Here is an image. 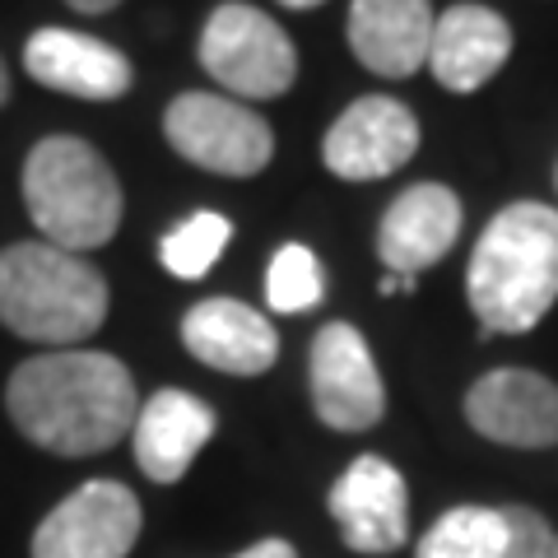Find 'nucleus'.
<instances>
[{"label":"nucleus","instance_id":"obj_1","mask_svg":"<svg viewBox=\"0 0 558 558\" xmlns=\"http://www.w3.org/2000/svg\"><path fill=\"white\" fill-rule=\"evenodd\" d=\"M5 410L33 447L57 457H98L131 433L140 396L121 359L98 349H57L14 368Z\"/></svg>","mask_w":558,"mask_h":558},{"label":"nucleus","instance_id":"obj_2","mask_svg":"<svg viewBox=\"0 0 558 558\" xmlns=\"http://www.w3.org/2000/svg\"><path fill=\"white\" fill-rule=\"evenodd\" d=\"M484 336H526L558 303V209L517 201L480 233L465 270Z\"/></svg>","mask_w":558,"mask_h":558},{"label":"nucleus","instance_id":"obj_3","mask_svg":"<svg viewBox=\"0 0 558 558\" xmlns=\"http://www.w3.org/2000/svg\"><path fill=\"white\" fill-rule=\"evenodd\" d=\"M108 317V279L51 242L0 252V326L33 344L80 349Z\"/></svg>","mask_w":558,"mask_h":558},{"label":"nucleus","instance_id":"obj_4","mask_svg":"<svg viewBox=\"0 0 558 558\" xmlns=\"http://www.w3.org/2000/svg\"><path fill=\"white\" fill-rule=\"evenodd\" d=\"M24 205L61 252H89L121 229V182L108 159L75 135H47L24 163Z\"/></svg>","mask_w":558,"mask_h":558},{"label":"nucleus","instance_id":"obj_5","mask_svg":"<svg viewBox=\"0 0 558 558\" xmlns=\"http://www.w3.org/2000/svg\"><path fill=\"white\" fill-rule=\"evenodd\" d=\"M201 65L238 98H279L299 75V51L270 14L219 5L201 33Z\"/></svg>","mask_w":558,"mask_h":558},{"label":"nucleus","instance_id":"obj_6","mask_svg":"<svg viewBox=\"0 0 558 558\" xmlns=\"http://www.w3.org/2000/svg\"><path fill=\"white\" fill-rule=\"evenodd\" d=\"M163 135L186 163L223 172V178H252L275 154V135L266 121L247 102L223 94H182L163 112Z\"/></svg>","mask_w":558,"mask_h":558},{"label":"nucleus","instance_id":"obj_7","mask_svg":"<svg viewBox=\"0 0 558 558\" xmlns=\"http://www.w3.org/2000/svg\"><path fill=\"white\" fill-rule=\"evenodd\" d=\"M140 539V498L117 480H89L33 531V558H126Z\"/></svg>","mask_w":558,"mask_h":558},{"label":"nucleus","instance_id":"obj_8","mask_svg":"<svg viewBox=\"0 0 558 558\" xmlns=\"http://www.w3.org/2000/svg\"><path fill=\"white\" fill-rule=\"evenodd\" d=\"M312 405L336 433H363L387 414L373 349L349 322H330L312 340Z\"/></svg>","mask_w":558,"mask_h":558},{"label":"nucleus","instance_id":"obj_9","mask_svg":"<svg viewBox=\"0 0 558 558\" xmlns=\"http://www.w3.org/2000/svg\"><path fill=\"white\" fill-rule=\"evenodd\" d=\"M418 149V121L405 102L368 94L336 117V126L326 131V168L344 182H373L391 178L396 168H405Z\"/></svg>","mask_w":558,"mask_h":558},{"label":"nucleus","instance_id":"obj_10","mask_svg":"<svg viewBox=\"0 0 558 558\" xmlns=\"http://www.w3.org/2000/svg\"><path fill=\"white\" fill-rule=\"evenodd\" d=\"M330 517L354 554H396L410 535V488L381 457H359L330 488Z\"/></svg>","mask_w":558,"mask_h":558},{"label":"nucleus","instance_id":"obj_11","mask_svg":"<svg viewBox=\"0 0 558 558\" xmlns=\"http://www.w3.org/2000/svg\"><path fill=\"white\" fill-rule=\"evenodd\" d=\"M470 428L502 447H554L558 442V387L531 368H494L465 396Z\"/></svg>","mask_w":558,"mask_h":558},{"label":"nucleus","instance_id":"obj_12","mask_svg":"<svg viewBox=\"0 0 558 558\" xmlns=\"http://www.w3.org/2000/svg\"><path fill=\"white\" fill-rule=\"evenodd\" d=\"M457 238H461L457 191H447L442 182H418L410 191H400V196L391 201V209L381 215L377 256L391 275L410 279L418 270L438 266Z\"/></svg>","mask_w":558,"mask_h":558},{"label":"nucleus","instance_id":"obj_13","mask_svg":"<svg viewBox=\"0 0 558 558\" xmlns=\"http://www.w3.org/2000/svg\"><path fill=\"white\" fill-rule=\"evenodd\" d=\"M182 344L205 368L229 377H260L279 359L275 326L238 299H205L191 307L182 317Z\"/></svg>","mask_w":558,"mask_h":558},{"label":"nucleus","instance_id":"obj_14","mask_svg":"<svg viewBox=\"0 0 558 558\" xmlns=\"http://www.w3.org/2000/svg\"><path fill=\"white\" fill-rule=\"evenodd\" d=\"M433 0H354L349 5V47L359 65L381 80H405L428 65L433 47Z\"/></svg>","mask_w":558,"mask_h":558},{"label":"nucleus","instance_id":"obj_15","mask_svg":"<svg viewBox=\"0 0 558 558\" xmlns=\"http://www.w3.org/2000/svg\"><path fill=\"white\" fill-rule=\"evenodd\" d=\"M215 410L191 391H154L140 405L135 424H131V442H135V461L154 484H178L191 461L201 457V447L215 438Z\"/></svg>","mask_w":558,"mask_h":558},{"label":"nucleus","instance_id":"obj_16","mask_svg":"<svg viewBox=\"0 0 558 558\" xmlns=\"http://www.w3.org/2000/svg\"><path fill=\"white\" fill-rule=\"evenodd\" d=\"M24 70L38 84L75 98H121L131 89V61L117 47L75 28H38L24 47Z\"/></svg>","mask_w":558,"mask_h":558},{"label":"nucleus","instance_id":"obj_17","mask_svg":"<svg viewBox=\"0 0 558 558\" xmlns=\"http://www.w3.org/2000/svg\"><path fill=\"white\" fill-rule=\"evenodd\" d=\"M512 57V28L484 5H451L433 24L428 70L451 94H475Z\"/></svg>","mask_w":558,"mask_h":558},{"label":"nucleus","instance_id":"obj_18","mask_svg":"<svg viewBox=\"0 0 558 558\" xmlns=\"http://www.w3.org/2000/svg\"><path fill=\"white\" fill-rule=\"evenodd\" d=\"M502 554H508V517H502V508H451L414 545V558H502Z\"/></svg>","mask_w":558,"mask_h":558},{"label":"nucleus","instance_id":"obj_19","mask_svg":"<svg viewBox=\"0 0 558 558\" xmlns=\"http://www.w3.org/2000/svg\"><path fill=\"white\" fill-rule=\"evenodd\" d=\"M229 238H233V223L223 215H215V209H201V215H191L186 223H178V229L159 242V260H163L168 275L201 279L223 256Z\"/></svg>","mask_w":558,"mask_h":558},{"label":"nucleus","instance_id":"obj_20","mask_svg":"<svg viewBox=\"0 0 558 558\" xmlns=\"http://www.w3.org/2000/svg\"><path fill=\"white\" fill-rule=\"evenodd\" d=\"M326 293V275H322V260L312 256L303 242H289L279 247L270 270H266V303L270 312H307L317 307Z\"/></svg>","mask_w":558,"mask_h":558},{"label":"nucleus","instance_id":"obj_21","mask_svg":"<svg viewBox=\"0 0 558 558\" xmlns=\"http://www.w3.org/2000/svg\"><path fill=\"white\" fill-rule=\"evenodd\" d=\"M508 517V554L502 558H558V531L535 508H502Z\"/></svg>","mask_w":558,"mask_h":558},{"label":"nucleus","instance_id":"obj_22","mask_svg":"<svg viewBox=\"0 0 558 558\" xmlns=\"http://www.w3.org/2000/svg\"><path fill=\"white\" fill-rule=\"evenodd\" d=\"M238 558H299V554H293V545H289V539H260V545L242 549Z\"/></svg>","mask_w":558,"mask_h":558},{"label":"nucleus","instance_id":"obj_23","mask_svg":"<svg viewBox=\"0 0 558 558\" xmlns=\"http://www.w3.org/2000/svg\"><path fill=\"white\" fill-rule=\"evenodd\" d=\"M70 10H80V14H108L112 5H121V0H65Z\"/></svg>","mask_w":558,"mask_h":558},{"label":"nucleus","instance_id":"obj_24","mask_svg":"<svg viewBox=\"0 0 558 558\" xmlns=\"http://www.w3.org/2000/svg\"><path fill=\"white\" fill-rule=\"evenodd\" d=\"M279 5H289V10H317V5H326V0H279Z\"/></svg>","mask_w":558,"mask_h":558},{"label":"nucleus","instance_id":"obj_25","mask_svg":"<svg viewBox=\"0 0 558 558\" xmlns=\"http://www.w3.org/2000/svg\"><path fill=\"white\" fill-rule=\"evenodd\" d=\"M10 98V75H5V65H0V102Z\"/></svg>","mask_w":558,"mask_h":558},{"label":"nucleus","instance_id":"obj_26","mask_svg":"<svg viewBox=\"0 0 558 558\" xmlns=\"http://www.w3.org/2000/svg\"><path fill=\"white\" fill-rule=\"evenodd\" d=\"M554 182H558V172H554Z\"/></svg>","mask_w":558,"mask_h":558}]
</instances>
